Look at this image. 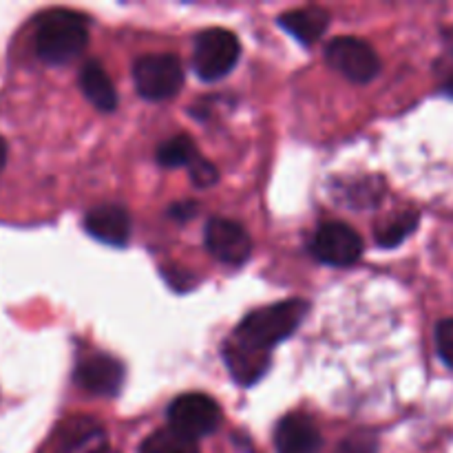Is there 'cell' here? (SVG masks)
I'll return each mask as SVG.
<instances>
[{
	"label": "cell",
	"mask_w": 453,
	"mask_h": 453,
	"mask_svg": "<svg viewBox=\"0 0 453 453\" xmlns=\"http://www.w3.org/2000/svg\"><path fill=\"white\" fill-rule=\"evenodd\" d=\"M310 250L323 264L345 268L361 259L363 239L352 226L343 224V221H326L314 233Z\"/></svg>",
	"instance_id": "6"
},
{
	"label": "cell",
	"mask_w": 453,
	"mask_h": 453,
	"mask_svg": "<svg viewBox=\"0 0 453 453\" xmlns=\"http://www.w3.org/2000/svg\"><path fill=\"white\" fill-rule=\"evenodd\" d=\"M326 58L332 69L358 84L370 82L380 71V60L374 49L352 35H341L332 40L326 49Z\"/></svg>",
	"instance_id": "7"
},
{
	"label": "cell",
	"mask_w": 453,
	"mask_h": 453,
	"mask_svg": "<svg viewBox=\"0 0 453 453\" xmlns=\"http://www.w3.org/2000/svg\"><path fill=\"white\" fill-rule=\"evenodd\" d=\"M206 248L217 261L228 265H243L252 255V242L242 224L215 217L206 226Z\"/></svg>",
	"instance_id": "8"
},
{
	"label": "cell",
	"mask_w": 453,
	"mask_h": 453,
	"mask_svg": "<svg viewBox=\"0 0 453 453\" xmlns=\"http://www.w3.org/2000/svg\"><path fill=\"white\" fill-rule=\"evenodd\" d=\"M88 42L87 18L66 9H53L35 27V53L47 65H66L84 51Z\"/></svg>",
	"instance_id": "2"
},
{
	"label": "cell",
	"mask_w": 453,
	"mask_h": 453,
	"mask_svg": "<svg viewBox=\"0 0 453 453\" xmlns=\"http://www.w3.org/2000/svg\"><path fill=\"white\" fill-rule=\"evenodd\" d=\"M416 226H418V215H414V212H405V215L396 217L394 221L385 224L383 228L376 233V242H379V246L383 248H394L398 246L403 239L410 237V234L416 230Z\"/></svg>",
	"instance_id": "18"
},
{
	"label": "cell",
	"mask_w": 453,
	"mask_h": 453,
	"mask_svg": "<svg viewBox=\"0 0 453 453\" xmlns=\"http://www.w3.org/2000/svg\"><path fill=\"white\" fill-rule=\"evenodd\" d=\"M308 312L310 305L301 299L265 305L250 312L239 323L233 341L246 348L259 349V352H270L274 345L286 341L301 326Z\"/></svg>",
	"instance_id": "1"
},
{
	"label": "cell",
	"mask_w": 453,
	"mask_h": 453,
	"mask_svg": "<svg viewBox=\"0 0 453 453\" xmlns=\"http://www.w3.org/2000/svg\"><path fill=\"white\" fill-rule=\"evenodd\" d=\"M140 453H199V445L177 429L164 427L142 442Z\"/></svg>",
	"instance_id": "16"
},
{
	"label": "cell",
	"mask_w": 453,
	"mask_h": 453,
	"mask_svg": "<svg viewBox=\"0 0 453 453\" xmlns=\"http://www.w3.org/2000/svg\"><path fill=\"white\" fill-rule=\"evenodd\" d=\"M106 429L91 416H75L62 423L58 453H109Z\"/></svg>",
	"instance_id": "10"
},
{
	"label": "cell",
	"mask_w": 453,
	"mask_h": 453,
	"mask_svg": "<svg viewBox=\"0 0 453 453\" xmlns=\"http://www.w3.org/2000/svg\"><path fill=\"white\" fill-rule=\"evenodd\" d=\"M197 157V146H195V142L186 135L171 137V140H166L157 149V162L166 168H188Z\"/></svg>",
	"instance_id": "17"
},
{
	"label": "cell",
	"mask_w": 453,
	"mask_h": 453,
	"mask_svg": "<svg viewBox=\"0 0 453 453\" xmlns=\"http://www.w3.org/2000/svg\"><path fill=\"white\" fill-rule=\"evenodd\" d=\"M124 367L109 354L84 357L75 367V383L93 396H115L122 388Z\"/></svg>",
	"instance_id": "9"
},
{
	"label": "cell",
	"mask_w": 453,
	"mask_h": 453,
	"mask_svg": "<svg viewBox=\"0 0 453 453\" xmlns=\"http://www.w3.org/2000/svg\"><path fill=\"white\" fill-rule=\"evenodd\" d=\"M376 451H379V441L367 432L352 434V436L345 438L339 447V453H376Z\"/></svg>",
	"instance_id": "20"
},
{
	"label": "cell",
	"mask_w": 453,
	"mask_h": 453,
	"mask_svg": "<svg viewBox=\"0 0 453 453\" xmlns=\"http://www.w3.org/2000/svg\"><path fill=\"white\" fill-rule=\"evenodd\" d=\"M195 203L184 202V203H177V206L171 208V217H177V219H188V217L195 215Z\"/></svg>",
	"instance_id": "22"
},
{
	"label": "cell",
	"mask_w": 453,
	"mask_h": 453,
	"mask_svg": "<svg viewBox=\"0 0 453 453\" xmlns=\"http://www.w3.org/2000/svg\"><path fill=\"white\" fill-rule=\"evenodd\" d=\"M279 25L295 35L299 42L312 44L321 38L330 27V13L321 7H303V9H292L279 18Z\"/></svg>",
	"instance_id": "14"
},
{
	"label": "cell",
	"mask_w": 453,
	"mask_h": 453,
	"mask_svg": "<svg viewBox=\"0 0 453 453\" xmlns=\"http://www.w3.org/2000/svg\"><path fill=\"white\" fill-rule=\"evenodd\" d=\"M321 432L308 414H288L279 420L274 432L277 453H321Z\"/></svg>",
	"instance_id": "11"
},
{
	"label": "cell",
	"mask_w": 453,
	"mask_h": 453,
	"mask_svg": "<svg viewBox=\"0 0 453 453\" xmlns=\"http://www.w3.org/2000/svg\"><path fill=\"white\" fill-rule=\"evenodd\" d=\"M224 361L228 365L230 374L234 376V380L242 385L257 383L270 365L268 352L246 348V345L237 343V341H230L224 348Z\"/></svg>",
	"instance_id": "13"
},
{
	"label": "cell",
	"mask_w": 453,
	"mask_h": 453,
	"mask_svg": "<svg viewBox=\"0 0 453 453\" xmlns=\"http://www.w3.org/2000/svg\"><path fill=\"white\" fill-rule=\"evenodd\" d=\"M436 348L445 365L453 370V319H445L436 327Z\"/></svg>",
	"instance_id": "19"
},
{
	"label": "cell",
	"mask_w": 453,
	"mask_h": 453,
	"mask_svg": "<svg viewBox=\"0 0 453 453\" xmlns=\"http://www.w3.org/2000/svg\"><path fill=\"white\" fill-rule=\"evenodd\" d=\"M441 73H442V88H445L449 96H453V60L447 62V66L441 71Z\"/></svg>",
	"instance_id": "23"
},
{
	"label": "cell",
	"mask_w": 453,
	"mask_h": 453,
	"mask_svg": "<svg viewBox=\"0 0 453 453\" xmlns=\"http://www.w3.org/2000/svg\"><path fill=\"white\" fill-rule=\"evenodd\" d=\"M242 56V44L233 31L206 29L195 40L193 69L206 82L219 80L234 69Z\"/></svg>",
	"instance_id": "4"
},
{
	"label": "cell",
	"mask_w": 453,
	"mask_h": 453,
	"mask_svg": "<svg viewBox=\"0 0 453 453\" xmlns=\"http://www.w3.org/2000/svg\"><path fill=\"white\" fill-rule=\"evenodd\" d=\"M84 228L97 242L122 248L131 237V217L124 208L104 203V206H96L88 211L87 219H84Z\"/></svg>",
	"instance_id": "12"
},
{
	"label": "cell",
	"mask_w": 453,
	"mask_h": 453,
	"mask_svg": "<svg viewBox=\"0 0 453 453\" xmlns=\"http://www.w3.org/2000/svg\"><path fill=\"white\" fill-rule=\"evenodd\" d=\"M188 171H190V177H193V181L197 186H211L217 181V168L212 166L208 159H203L202 155H199V157L190 164Z\"/></svg>",
	"instance_id": "21"
},
{
	"label": "cell",
	"mask_w": 453,
	"mask_h": 453,
	"mask_svg": "<svg viewBox=\"0 0 453 453\" xmlns=\"http://www.w3.org/2000/svg\"><path fill=\"white\" fill-rule=\"evenodd\" d=\"M133 80L146 100H171L184 87V66L173 53H149L135 62Z\"/></svg>",
	"instance_id": "3"
},
{
	"label": "cell",
	"mask_w": 453,
	"mask_h": 453,
	"mask_svg": "<svg viewBox=\"0 0 453 453\" xmlns=\"http://www.w3.org/2000/svg\"><path fill=\"white\" fill-rule=\"evenodd\" d=\"M80 88L96 109L111 113L118 106V93H115L113 82L97 60L87 62L80 69Z\"/></svg>",
	"instance_id": "15"
},
{
	"label": "cell",
	"mask_w": 453,
	"mask_h": 453,
	"mask_svg": "<svg viewBox=\"0 0 453 453\" xmlns=\"http://www.w3.org/2000/svg\"><path fill=\"white\" fill-rule=\"evenodd\" d=\"M4 164H7V142L0 137V171L4 168Z\"/></svg>",
	"instance_id": "24"
},
{
	"label": "cell",
	"mask_w": 453,
	"mask_h": 453,
	"mask_svg": "<svg viewBox=\"0 0 453 453\" xmlns=\"http://www.w3.org/2000/svg\"><path fill=\"white\" fill-rule=\"evenodd\" d=\"M168 423L184 436H208L221 425V410L206 394H181L168 407Z\"/></svg>",
	"instance_id": "5"
}]
</instances>
